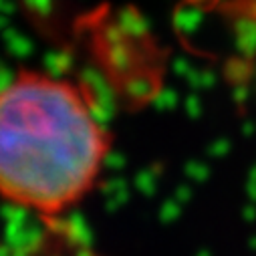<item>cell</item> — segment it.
<instances>
[{"label": "cell", "mask_w": 256, "mask_h": 256, "mask_svg": "<svg viewBox=\"0 0 256 256\" xmlns=\"http://www.w3.org/2000/svg\"><path fill=\"white\" fill-rule=\"evenodd\" d=\"M236 38L242 52L248 56L256 54V20L252 18H238L236 20Z\"/></svg>", "instance_id": "obj_2"}, {"label": "cell", "mask_w": 256, "mask_h": 256, "mask_svg": "<svg viewBox=\"0 0 256 256\" xmlns=\"http://www.w3.org/2000/svg\"><path fill=\"white\" fill-rule=\"evenodd\" d=\"M111 136L85 85L20 71L0 89V196L54 218L77 206L103 170Z\"/></svg>", "instance_id": "obj_1"}]
</instances>
